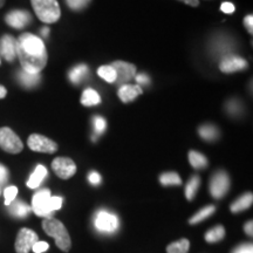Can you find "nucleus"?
I'll return each instance as SVG.
<instances>
[{"mask_svg": "<svg viewBox=\"0 0 253 253\" xmlns=\"http://www.w3.org/2000/svg\"><path fill=\"white\" fill-rule=\"evenodd\" d=\"M17 56L21 63L23 71L40 74L46 67L47 50L43 41L31 33H24L17 40Z\"/></svg>", "mask_w": 253, "mask_h": 253, "instance_id": "obj_1", "label": "nucleus"}, {"mask_svg": "<svg viewBox=\"0 0 253 253\" xmlns=\"http://www.w3.org/2000/svg\"><path fill=\"white\" fill-rule=\"evenodd\" d=\"M62 202L61 197L50 195L48 189H42L33 196L31 209L38 217L49 218L54 211L62 208Z\"/></svg>", "mask_w": 253, "mask_h": 253, "instance_id": "obj_2", "label": "nucleus"}, {"mask_svg": "<svg viewBox=\"0 0 253 253\" xmlns=\"http://www.w3.org/2000/svg\"><path fill=\"white\" fill-rule=\"evenodd\" d=\"M42 229L49 237L55 239V244L63 252H68L72 248V240L69 233L61 221L55 218H45L42 221Z\"/></svg>", "mask_w": 253, "mask_h": 253, "instance_id": "obj_3", "label": "nucleus"}, {"mask_svg": "<svg viewBox=\"0 0 253 253\" xmlns=\"http://www.w3.org/2000/svg\"><path fill=\"white\" fill-rule=\"evenodd\" d=\"M37 17L45 24H53L60 19L59 2L56 0H31Z\"/></svg>", "mask_w": 253, "mask_h": 253, "instance_id": "obj_4", "label": "nucleus"}, {"mask_svg": "<svg viewBox=\"0 0 253 253\" xmlns=\"http://www.w3.org/2000/svg\"><path fill=\"white\" fill-rule=\"evenodd\" d=\"M0 149L8 154H19L24 149V144L19 136L7 126L0 128Z\"/></svg>", "mask_w": 253, "mask_h": 253, "instance_id": "obj_5", "label": "nucleus"}, {"mask_svg": "<svg viewBox=\"0 0 253 253\" xmlns=\"http://www.w3.org/2000/svg\"><path fill=\"white\" fill-rule=\"evenodd\" d=\"M28 147L31 150L37 151V153H43V154H54L58 150V144L54 141L49 140L46 136L33 134L28 137L27 141Z\"/></svg>", "mask_w": 253, "mask_h": 253, "instance_id": "obj_6", "label": "nucleus"}, {"mask_svg": "<svg viewBox=\"0 0 253 253\" xmlns=\"http://www.w3.org/2000/svg\"><path fill=\"white\" fill-rule=\"evenodd\" d=\"M38 240H39V237L33 230L24 227L19 231L17 239H15V251L17 253H30Z\"/></svg>", "mask_w": 253, "mask_h": 253, "instance_id": "obj_7", "label": "nucleus"}, {"mask_svg": "<svg viewBox=\"0 0 253 253\" xmlns=\"http://www.w3.org/2000/svg\"><path fill=\"white\" fill-rule=\"evenodd\" d=\"M230 189V178L225 171H217L210 181V192L213 198L220 199Z\"/></svg>", "mask_w": 253, "mask_h": 253, "instance_id": "obj_8", "label": "nucleus"}, {"mask_svg": "<svg viewBox=\"0 0 253 253\" xmlns=\"http://www.w3.org/2000/svg\"><path fill=\"white\" fill-rule=\"evenodd\" d=\"M95 227L101 232L112 233L119 229V218L108 211H100L95 217Z\"/></svg>", "mask_w": 253, "mask_h": 253, "instance_id": "obj_9", "label": "nucleus"}, {"mask_svg": "<svg viewBox=\"0 0 253 253\" xmlns=\"http://www.w3.org/2000/svg\"><path fill=\"white\" fill-rule=\"evenodd\" d=\"M52 169L61 179L71 178L77 172V166L68 157H56L52 162Z\"/></svg>", "mask_w": 253, "mask_h": 253, "instance_id": "obj_10", "label": "nucleus"}, {"mask_svg": "<svg viewBox=\"0 0 253 253\" xmlns=\"http://www.w3.org/2000/svg\"><path fill=\"white\" fill-rule=\"evenodd\" d=\"M5 21L8 26L21 30V28L26 27L28 24L32 21L31 14L27 11L23 9H14V11L8 12L5 17Z\"/></svg>", "mask_w": 253, "mask_h": 253, "instance_id": "obj_11", "label": "nucleus"}, {"mask_svg": "<svg viewBox=\"0 0 253 253\" xmlns=\"http://www.w3.org/2000/svg\"><path fill=\"white\" fill-rule=\"evenodd\" d=\"M113 68L116 72V80L119 84L130 81L136 75V67L132 63L125 61H115L113 62Z\"/></svg>", "mask_w": 253, "mask_h": 253, "instance_id": "obj_12", "label": "nucleus"}, {"mask_svg": "<svg viewBox=\"0 0 253 253\" xmlns=\"http://www.w3.org/2000/svg\"><path fill=\"white\" fill-rule=\"evenodd\" d=\"M0 54L8 62L17 58V40L13 37L6 34L0 38Z\"/></svg>", "mask_w": 253, "mask_h": 253, "instance_id": "obj_13", "label": "nucleus"}, {"mask_svg": "<svg viewBox=\"0 0 253 253\" xmlns=\"http://www.w3.org/2000/svg\"><path fill=\"white\" fill-rule=\"evenodd\" d=\"M246 67H248V62H246L244 59L236 55L226 56V58L223 59V61H221L219 65L220 71L224 73L238 72L242 71V69H245Z\"/></svg>", "mask_w": 253, "mask_h": 253, "instance_id": "obj_14", "label": "nucleus"}, {"mask_svg": "<svg viewBox=\"0 0 253 253\" xmlns=\"http://www.w3.org/2000/svg\"><path fill=\"white\" fill-rule=\"evenodd\" d=\"M143 93V90H142V88L140 86H137V84H123L120 88L119 90V96L120 99L122 100V102H130L136 97L138 96V95H141Z\"/></svg>", "mask_w": 253, "mask_h": 253, "instance_id": "obj_15", "label": "nucleus"}, {"mask_svg": "<svg viewBox=\"0 0 253 253\" xmlns=\"http://www.w3.org/2000/svg\"><path fill=\"white\" fill-rule=\"evenodd\" d=\"M47 176V169L43 166L39 164L36 168L33 173H32L30 179L27 181V186L30 189H37L38 186H40L41 183L43 182V179L46 178Z\"/></svg>", "mask_w": 253, "mask_h": 253, "instance_id": "obj_16", "label": "nucleus"}, {"mask_svg": "<svg viewBox=\"0 0 253 253\" xmlns=\"http://www.w3.org/2000/svg\"><path fill=\"white\" fill-rule=\"evenodd\" d=\"M8 209H9V212H11L12 216H14L17 218L26 217L32 210L30 205H27L25 202H21V201L12 202V203L8 205Z\"/></svg>", "mask_w": 253, "mask_h": 253, "instance_id": "obj_17", "label": "nucleus"}, {"mask_svg": "<svg viewBox=\"0 0 253 253\" xmlns=\"http://www.w3.org/2000/svg\"><path fill=\"white\" fill-rule=\"evenodd\" d=\"M253 202V196L251 192H248V194L243 195L242 197L237 199L236 202H233L232 205H231V211L233 213L240 212V211H244L246 209H249L252 205Z\"/></svg>", "mask_w": 253, "mask_h": 253, "instance_id": "obj_18", "label": "nucleus"}, {"mask_svg": "<svg viewBox=\"0 0 253 253\" xmlns=\"http://www.w3.org/2000/svg\"><path fill=\"white\" fill-rule=\"evenodd\" d=\"M18 79L24 87L33 88L39 84L40 74H32V73L21 71L18 74Z\"/></svg>", "mask_w": 253, "mask_h": 253, "instance_id": "obj_19", "label": "nucleus"}, {"mask_svg": "<svg viewBox=\"0 0 253 253\" xmlns=\"http://www.w3.org/2000/svg\"><path fill=\"white\" fill-rule=\"evenodd\" d=\"M100 102H101V97L99 93H97L96 90L91 89V88H87L81 96V103L86 107L96 106V104H99Z\"/></svg>", "mask_w": 253, "mask_h": 253, "instance_id": "obj_20", "label": "nucleus"}, {"mask_svg": "<svg viewBox=\"0 0 253 253\" xmlns=\"http://www.w3.org/2000/svg\"><path fill=\"white\" fill-rule=\"evenodd\" d=\"M189 162L195 169H204L208 167V160L203 154L191 150L189 153Z\"/></svg>", "mask_w": 253, "mask_h": 253, "instance_id": "obj_21", "label": "nucleus"}, {"mask_svg": "<svg viewBox=\"0 0 253 253\" xmlns=\"http://www.w3.org/2000/svg\"><path fill=\"white\" fill-rule=\"evenodd\" d=\"M190 249V242L188 239H181L168 245V253H188Z\"/></svg>", "mask_w": 253, "mask_h": 253, "instance_id": "obj_22", "label": "nucleus"}, {"mask_svg": "<svg viewBox=\"0 0 253 253\" xmlns=\"http://www.w3.org/2000/svg\"><path fill=\"white\" fill-rule=\"evenodd\" d=\"M214 210H216V208L213 207V205H208V207H205L204 209H202L201 211H198L197 213L195 214L194 217L190 218L189 223L191 224H198L201 223L202 220L207 219V218H209L210 216H212V213L214 212Z\"/></svg>", "mask_w": 253, "mask_h": 253, "instance_id": "obj_23", "label": "nucleus"}, {"mask_svg": "<svg viewBox=\"0 0 253 253\" xmlns=\"http://www.w3.org/2000/svg\"><path fill=\"white\" fill-rule=\"evenodd\" d=\"M87 73L88 67L86 65H79L69 72V80H71L73 84H79V82L84 80V78L86 77Z\"/></svg>", "mask_w": 253, "mask_h": 253, "instance_id": "obj_24", "label": "nucleus"}, {"mask_svg": "<svg viewBox=\"0 0 253 253\" xmlns=\"http://www.w3.org/2000/svg\"><path fill=\"white\" fill-rule=\"evenodd\" d=\"M225 236V230L221 225H217L214 226L213 229H211L210 231H208L207 235H205V240L208 243H217L224 238Z\"/></svg>", "mask_w": 253, "mask_h": 253, "instance_id": "obj_25", "label": "nucleus"}, {"mask_svg": "<svg viewBox=\"0 0 253 253\" xmlns=\"http://www.w3.org/2000/svg\"><path fill=\"white\" fill-rule=\"evenodd\" d=\"M199 135H201V137L204 138V140L213 141L218 137L219 132H218V129L214 126L207 125L202 126L201 128H199Z\"/></svg>", "mask_w": 253, "mask_h": 253, "instance_id": "obj_26", "label": "nucleus"}, {"mask_svg": "<svg viewBox=\"0 0 253 253\" xmlns=\"http://www.w3.org/2000/svg\"><path fill=\"white\" fill-rule=\"evenodd\" d=\"M199 185H201V179H199V177L192 176V178L188 182L185 188V196L188 201H192V199L195 198L196 192H197Z\"/></svg>", "mask_w": 253, "mask_h": 253, "instance_id": "obj_27", "label": "nucleus"}, {"mask_svg": "<svg viewBox=\"0 0 253 253\" xmlns=\"http://www.w3.org/2000/svg\"><path fill=\"white\" fill-rule=\"evenodd\" d=\"M97 74L101 77L103 80H106L109 84H113V82L116 81V72L115 69L113 68V66H101V67L97 69Z\"/></svg>", "mask_w": 253, "mask_h": 253, "instance_id": "obj_28", "label": "nucleus"}, {"mask_svg": "<svg viewBox=\"0 0 253 253\" xmlns=\"http://www.w3.org/2000/svg\"><path fill=\"white\" fill-rule=\"evenodd\" d=\"M162 185H181L182 179L176 172H166L160 177Z\"/></svg>", "mask_w": 253, "mask_h": 253, "instance_id": "obj_29", "label": "nucleus"}, {"mask_svg": "<svg viewBox=\"0 0 253 253\" xmlns=\"http://www.w3.org/2000/svg\"><path fill=\"white\" fill-rule=\"evenodd\" d=\"M18 195V188L17 186L12 185V186H7L4 190V197H5V205L8 207L12 202L15 201V197Z\"/></svg>", "mask_w": 253, "mask_h": 253, "instance_id": "obj_30", "label": "nucleus"}, {"mask_svg": "<svg viewBox=\"0 0 253 253\" xmlns=\"http://www.w3.org/2000/svg\"><path fill=\"white\" fill-rule=\"evenodd\" d=\"M66 2H67L69 8L74 9V11H80L89 4L90 0H66Z\"/></svg>", "mask_w": 253, "mask_h": 253, "instance_id": "obj_31", "label": "nucleus"}, {"mask_svg": "<svg viewBox=\"0 0 253 253\" xmlns=\"http://www.w3.org/2000/svg\"><path fill=\"white\" fill-rule=\"evenodd\" d=\"M106 126H107L106 120L100 118V116H96V118L94 119V128H95V132H96L97 135L102 134V132L106 130Z\"/></svg>", "mask_w": 253, "mask_h": 253, "instance_id": "obj_32", "label": "nucleus"}, {"mask_svg": "<svg viewBox=\"0 0 253 253\" xmlns=\"http://www.w3.org/2000/svg\"><path fill=\"white\" fill-rule=\"evenodd\" d=\"M240 110H242V106H240L238 101H230L227 103V112L232 114V115H238Z\"/></svg>", "mask_w": 253, "mask_h": 253, "instance_id": "obj_33", "label": "nucleus"}, {"mask_svg": "<svg viewBox=\"0 0 253 253\" xmlns=\"http://www.w3.org/2000/svg\"><path fill=\"white\" fill-rule=\"evenodd\" d=\"M48 248H49L48 243L40 242V240H38L36 244L33 245V248H32V251H33L34 253H43L48 250Z\"/></svg>", "mask_w": 253, "mask_h": 253, "instance_id": "obj_34", "label": "nucleus"}, {"mask_svg": "<svg viewBox=\"0 0 253 253\" xmlns=\"http://www.w3.org/2000/svg\"><path fill=\"white\" fill-rule=\"evenodd\" d=\"M232 253H253V246L252 244H249V243L248 244H242Z\"/></svg>", "mask_w": 253, "mask_h": 253, "instance_id": "obj_35", "label": "nucleus"}, {"mask_svg": "<svg viewBox=\"0 0 253 253\" xmlns=\"http://www.w3.org/2000/svg\"><path fill=\"white\" fill-rule=\"evenodd\" d=\"M8 181V170L6 169V167L0 164V185L5 184Z\"/></svg>", "mask_w": 253, "mask_h": 253, "instance_id": "obj_36", "label": "nucleus"}, {"mask_svg": "<svg viewBox=\"0 0 253 253\" xmlns=\"http://www.w3.org/2000/svg\"><path fill=\"white\" fill-rule=\"evenodd\" d=\"M220 9L226 14H231L235 12V5L231 4V2H223L220 6Z\"/></svg>", "mask_w": 253, "mask_h": 253, "instance_id": "obj_37", "label": "nucleus"}, {"mask_svg": "<svg viewBox=\"0 0 253 253\" xmlns=\"http://www.w3.org/2000/svg\"><path fill=\"white\" fill-rule=\"evenodd\" d=\"M244 25H245V28L248 30L249 33L252 34V32H253V17L251 14L246 15L245 19H244Z\"/></svg>", "mask_w": 253, "mask_h": 253, "instance_id": "obj_38", "label": "nucleus"}, {"mask_svg": "<svg viewBox=\"0 0 253 253\" xmlns=\"http://www.w3.org/2000/svg\"><path fill=\"white\" fill-rule=\"evenodd\" d=\"M88 179H89V182L91 183V184L97 185V184H100V182H101V176H100V173L93 171V172L89 173V177H88Z\"/></svg>", "mask_w": 253, "mask_h": 253, "instance_id": "obj_39", "label": "nucleus"}, {"mask_svg": "<svg viewBox=\"0 0 253 253\" xmlns=\"http://www.w3.org/2000/svg\"><path fill=\"white\" fill-rule=\"evenodd\" d=\"M135 78H136V81H137V84H149V78H148L145 74L135 75Z\"/></svg>", "mask_w": 253, "mask_h": 253, "instance_id": "obj_40", "label": "nucleus"}, {"mask_svg": "<svg viewBox=\"0 0 253 253\" xmlns=\"http://www.w3.org/2000/svg\"><path fill=\"white\" fill-rule=\"evenodd\" d=\"M252 227H253V223H252V220H250V221H248V223L245 224V232H246V235L248 236H250V237H252V235H253V231H252Z\"/></svg>", "mask_w": 253, "mask_h": 253, "instance_id": "obj_41", "label": "nucleus"}, {"mask_svg": "<svg viewBox=\"0 0 253 253\" xmlns=\"http://www.w3.org/2000/svg\"><path fill=\"white\" fill-rule=\"evenodd\" d=\"M179 1L184 2V4L189 5V6H192V7H197V6L199 5L198 0H179Z\"/></svg>", "mask_w": 253, "mask_h": 253, "instance_id": "obj_42", "label": "nucleus"}, {"mask_svg": "<svg viewBox=\"0 0 253 253\" xmlns=\"http://www.w3.org/2000/svg\"><path fill=\"white\" fill-rule=\"evenodd\" d=\"M6 94H7V90H6V88L0 86V99H4V97L6 96Z\"/></svg>", "mask_w": 253, "mask_h": 253, "instance_id": "obj_43", "label": "nucleus"}, {"mask_svg": "<svg viewBox=\"0 0 253 253\" xmlns=\"http://www.w3.org/2000/svg\"><path fill=\"white\" fill-rule=\"evenodd\" d=\"M41 32H42L43 36L47 37V36H48V33H49V30H48V28H47V27H45V28H43V30L41 31Z\"/></svg>", "mask_w": 253, "mask_h": 253, "instance_id": "obj_44", "label": "nucleus"}, {"mask_svg": "<svg viewBox=\"0 0 253 253\" xmlns=\"http://www.w3.org/2000/svg\"><path fill=\"white\" fill-rule=\"evenodd\" d=\"M5 5V0H0V8Z\"/></svg>", "mask_w": 253, "mask_h": 253, "instance_id": "obj_45", "label": "nucleus"}, {"mask_svg": "<svg viewBox=\"0 0 253 253\" xmlns=\"http://www.w3.org/2000/svg\"><path fill=\"white\" fill-rule=\"evenodd\" d=\"M0 195H1V186H0Z\"/></svg>", "mask_w": 253, "mask_h": 253, "instance_id": "obj_46", "label": "nucleus"}]
</instances>
